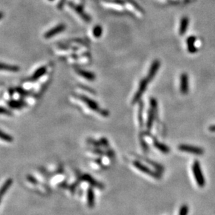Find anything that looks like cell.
<instances>
[{"label": "cell", "mask_w": 215, "mask_h": 215, "mask_svg": "<svg viewBox=\"0 0 215 215\" xmlns=\"http://www.w3.org/2000/svg\"><path fill=\"white\" fill-rule=\"evenodd\" d=\"M13 184V180L11 178H8V179L4 182L3 186L1 187V196L2 197L5 194V193L8 190V189L10 188V187Z\"/></svg>", "instance_id": "d6986e66"}, {"label": "cell", "mask_w": 215, "mask_h": 215, "mask_svg": "<svg viewBox=\"0 0 215 215\" xmlns=\"http://www.w3.org/2000/svg\"><path fill=\"white\" fill-rule=\"evenodd\" d=\"M189 212V207L186 204L181 206L180 211H179V215H187Z\"/></svg>", "instance_id": "603a6c76"}, {"label": "cell", "mask_w": 215, "mask_h": 215, "mask_svg": "<svg viewBox=\"0 0 215 215\" xmlns=\"http://www.w3.org/2000/svg\"><path fill=\"white\" fill-rule=\"evenodd\" d=\"M160 67V62L158 60H155L153 61V63L151 65V66L150 68V70H149L148 76H147V78L148 79V80L150 81L154 78V77L155 76V74H157V71Z\"/></svg>", "instance_id": "30bf717a"}, {"label": "cell", "mask_w": 215, "mask_h": 215, "mask_svg": "<svg viewBox=\"0 0 215 215\" xmlns=\"http://www.w3.org/2000/svg\"><path fill=\"white\" fill-rule=\"evenodd\" d=\"M178 150L182 152L185 153H192V154L196 155H201L203 154L204 150L202 148H199L197 146H191V145H187V144H181L178 147Z\"/></svg>", "instance_id": "5b68a950"}, {"label": "cell", "mask_w": 215, "mask_h": 215, "mask_svg": "<svg viewBox=\"0 0 215 215\" xmlns=\"http://www.w3.org/2000/svg\"><path fill=\"white\" fill-rule=\"evenodd\" d=\"M1 71H6L9 72H18L20 70V68L17 65H8L4 64V63H1Z\"/></svg>", "instance_id": "ac0fdd59"}, {"label": "cell", "mask_w": 215, "mask_h": 215, "mask_svg": "<svg viewBox=\"0 0 215 215\" xmlns=\"http://www.w3.org/2000/svg\"><path fill=\"white\" fill-rule=\"evenodd\" d=\"M103 33V28L100 25H96L93 29V35L94 37L98 38L102 36Z\"/></svg>", "instance_id": "44dd1931"}, {"label": "cell", "mask_w": 215, "mask_h": 215, "mask_svg": "<svg viewBox=\"0 0 215 215\" xmlns=\"http://www.w3.org/2000/svg\"><path fill=\"white\" fill-rule=\"evenodd\" d=\"M82 179L87 181V182H89V183H90L91 186L95 187H97V188H98V189H103V185L101 183L97 182L96 180L93 179V178L91 177L90 175L86 174V175L83 176H82Z\"/></svg>", "instance_id": "4fadbf2b"}, {"label": "cell", "mask_w": 215, "mask_h": 215, "mask_svg": "<svg viewBox=\"0 0 215 215\" xmlns=\"http://www.w3.org/2000/svg\"><path fill=\"white\" fill-rule=\"evenodd\" d=\"M27 179L30 181L31 183H33V184H37V181H36V180L33 177H31V176H29V177L27 178Z\"/></svg>", "instance_id": "484cf974"}, {"label": "cell", "mask_w": 215, "mask_h": 215, "mask_svg": "<svg viewBox=\"0 0 215 215\" xmlns=\"http://www.w3.org/2000/svg\"><path fill=\"white\" fill-rule=\"evenodd\" d=\"M65 29V25L64 24H60L57 26L54 27V28L51 29L50 30L47 31L44 34V37L45 38H50L54 36L55 35L59 34L63 31Z\"/></svg>", "instance_id": "52a82bcc"}, {"label": "cell", "mask_w": 215, "mask_h": 215, "mask_svg": "<svg viewBox=\"0 0 215 215\" xmlns=\"http://www.w3.org/2000/svg\"><path fill=\"white\" fill-rule=\"evenodd\" d=\"M69 6L73 9L74 11H75L77 13L79 16H80L81 18H82L83 20H84L86 22H91V18L86 13H85V12L83 10V8L81 7L80 6L76 5V4H72V3H69Z\"/></svg>", "instance_id": "ba28073f"}, {"label": "cell", "mask_w": 215, "mask_h": 215, "mask_svg": "<svg viewBox=\"0 0 215 215\" xmlns=\"http://www.w3.org/2000/svg\"><path fill=\"white\" fill-rule=\"evenodd\" d=\"M46 72H47V67L46 66L40 67L39 68H38L37 70H36V72H34V74H33V75L31 76V80L33 81L37 80L38 79L41 77L43 74H45Z\"/></svg>", "instance_id": "9a60e30c"}, {"label": "cell", "mask_w": 215, "mask_h": 215, "mask_svg": "<svg viewBox=\"0 0 215 215\" xmlns=\"http://www.w3.org/2000/svg\"><path fill=\"white\" fill-rule=\"evenodd\" d=\"M209 130L212 132H215V125H210L209 127Z\"/></svg>", "instance_id": "83f0119b"}, {"label": "cell", "mask_w": 215, "mask_h": 215, "mask_svg": "<svg viewBox=\"0 0 215 215\" xmlns=\"http://www.w3.org/2000/svg\"><path fill=\"white\" fill-rule=\"evenodd\" d=\"M8 105L9 107L13 108V109H20L21 107H23L24 106L26 105V103L22 101H17V100H10L8 102Z\"/></svg>", "instance_id": "ffe728a7"}, {"label": "cell", "mask_w": 215, "mask_h": 215, "mask_svg": "<svg viewBox=\"0 0 215 215\" xmlns=\"http://www.w3.org/2000/svg\"><path fill=\"white\" fill-rule=\"evenodd\" d=\"M133 164L135 166V167L137 168V169H139V171H141L143 173L147 174V175L152 176L153 178H155V179L159 180L161 178V176L159 173H157L156 171H153V170L149 169L148 167L145 166L140 162L139 161H135L133 162Z\"/></svg>", "instance_id": "277c9868"}, {"label": "cell", "mask_w": 215, "mask_h": 215, "mask_svg": "<svg viewBox=\"0 0 215 215\" xmlns=\"http://www.w3.org/2000/svg\"><path fill=\"white\" fill-rule=\"evenodd\" d=\"M195 42H196V37H194V36H190V37H189L187 40L188 51L190 53H191V54L195 53L197 51L196 47L195 45Z\"/></svg>", "instance_id": "7c38bea8"}, {"label": "cell", "mask_w": 215, "mask_h": 215, "mask_svg": "<svg viewBox=\"0 0 215 215\" xmlns=\"http://www.w3.org/2000/svg\"><path fill=\"white\" fill-rule=\"evenodd\" d=\"M1 139L7 142H12L13 141V139L11 136H10L6 133H4L3 131L1 132Z\"/></svg>", "instance_id": "7402d4cb"}, {"label": "cell", "mask_w": 215, "mask_h": 215, "mask_svg": "<svg viewBox=\"0 0 215 215\" xmlns=\"http://www.w3.org/2000/svg\"><path fill=\"white\" fill-rule=\"evenodd\" d=\"M192 172L195 180L196 181L197 184L200 187H204V185L205 184V178H204L203 172H202L201 164H200L199 161L196 160L193 161L192 164Z\"/></svg>", "instance_id": "6da1fadb"}, {"label": "cell", "mask_w": 215, "mask_h": 215, "mask_svg": "<svg viewBox=\"0 0 215 215\" xmlns=\"http://www.w3.org/2000/svg\"><path fill=\"white\" fill-rule=\"evenodd\" d=\"M48 1H54V0H48Z\"/></svg>", "instance_id": "f1b7e54d"}, {"label": "cell", "mask_w": 215, "mask_h": 215, "mask_svg": "<svg viewBox=\"0 0 215 215\" xmlns=\"http://www.w3.org/2000/svg\"><path fill=\"white\" fill-rule=\"evenodd\" d=\"M18 91L19 92V93H20V94H21V95H28V93H27V92H25V91L23 90V89H18Z\"/></svg>", "instance_id": "4316f807"}, {"label": "cell", "mask_w": 215, "mask_h": 215, "mask_svg": "<svg viewBox=\"0 0 215 215\" xmlns=\"http://www.w3.org/2000/svg\"><path fill=\"white\" fill-rule=\"evenodd\" d=\"M1 114H7V115H11L12 114L10 112H9V111H8L6 109H4V107L1 108Z\"/></svg>", "instance_id": "d4e9b609"}, {"label": "cell", "mask_w": 215, "mask_h": 215, "mask_svg": "<svg viewBox=\"0 0 215 215\" xmlns=\"http://www.w3.org/2000/svg\"><path fill=\"white\" fill-rule=\"evenodd\" d=\"M153 144H154V146L155 148H157L159 151H161V153H169L170 152V148L169 146H166V145L164 144L159 143V142L157 141V140H154Z\"/></svg>", "instance_id": "e0dca14e"}, {"label": "cell", "mask_w": 215, "mask_h": 215, "mask_svg": "<svg viewBox=\"0 0 215 215\" xmlns=\"http://www.w3.org/2000/svg\"><path fill=\"white\" fill-rule=\"evenodd\" d=\"M189 91L188 75L186 73L181 74L180 77V91L183 95L187 94Z\"/></svg>", "instance_id": "9c48e42d"}, {"label": "cell", "mask_w": 215, "mask_h": 215, "mask_svg": "<svg viewBox=\"0 0 215 215\" xmlns=\"http://www.w3.org/2000/svg\"><path fill=\"white\" fill-rule=\"evenodd\" d=\"M142 115H143V103L141 102L139 111V120L141 125H142V123H143V116H142Z\"/></svg>", "instance_id": "cb8c5ba5"}, {"label": "cell", "mask_w": 215, "mask_h": 215, "mask_svg": "<svg viewBox=\"0 0 215 215\" xmlns=\"http://www.w3.org/2000/svg\"><path fill=\"white\" fill-rule=\"evenodd\" d=\"M150 110H149L148 120L146 123V127L148 130L152 128V126L155 119V116L157 114V102L155 98H151L150 100Z\"/></svg>", "instance_id": "3957f363"}, {"label": "cell", "mask_w": 215, "mask_h": 215, "mask_svg": "<svg viewBox=\"0 0 215 215\" xmlns=\"http://www.w3.org/2000/svg\"><path fill=\"white\" fill-rule=\"evenodd\" d=\"M79 97H80L81 100L84 102V103H86V105L92 110L99 113V114L103 115V116L107 117L109 116V112L107 111L102 109L100 108L96 102H95L94 100H93L89 98V97L86 96V95H80Z\"/></svg>", "instance_id": "7a4b0ae2"}, {"label": "cell", "mask_w": 215, "mask_h": 215, "mask_svg": "<svg viewBox=\"0 0 215 215\" xmlns=\"http://www.w3.org/2000/svg\"><path fill=\"white\" fill-rule=\"evenodd\" d=\"M76 72H77V73L79 74L80 76H82V77H84V79H86V80H87L93 81L94 80H95V75L93 73V72L85 71V70L80 69V68L76 69Z\"/></svg>", "instance_id": "8fae6325"}, {"label": "cell", "mask_w": 215, "mask_h": 215, "mask_svg": "<svg viewBox=\"0 0 215 215\" xmlns=\"http://www.w3.org/2000/svg\"><path fill=\"white\" fill-rule=\"evenodd\" d=\"M87 203L89 208H93L95 205V195L93 189L90 187L87 191Z\"/></svg>", "instance_id": "5bb4252c"}, {"label": "cell", "mask_w": 215, "mask_h": 215, "mask_svg": "<svg viewBox=\"0 0 215 215\" xmlns=\"http://www.w3.org/2000/svg\"><path fill=\"white\" fill-rule=\"evenodd\" d=\"M149 82H150V81L148 80V79L147 77L146 79H144V80H142L141 81V82H140V84H139V89H138L137 93H136L135 97H134V98H133L132 104L137 103V102H139L140 100V99H141V96L143 95L144 93L146 90V88H147V86H148V84Z\"/></svg>", "instance_id": "8992f818"}, {"label": "cell", "mask_w": 215, "mask_h": 215, "mask_svg": "<svg viewBox=\"0 0 215 215\" xmlns=\"http://www.w3.org/2000/svg\"><path fill=\"white\" fill-rule=\"evenodd\" d=\"M188 25H189L188 18H187V17H184V18H182V20H181V22H180V29H179L180 35L182 36V35H184L185 33H186Z\"/></svg>", "instance_id": "2e32d148"}]
</instances>
